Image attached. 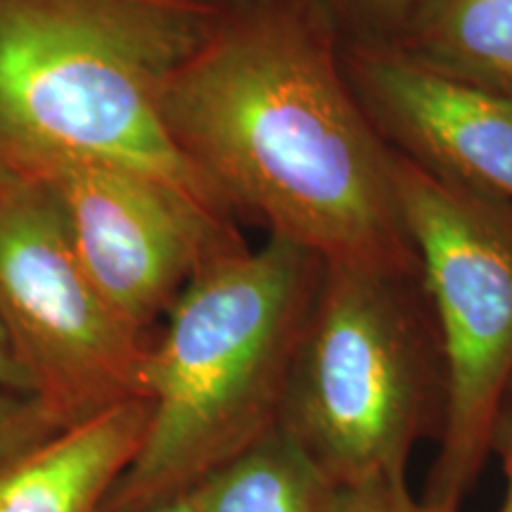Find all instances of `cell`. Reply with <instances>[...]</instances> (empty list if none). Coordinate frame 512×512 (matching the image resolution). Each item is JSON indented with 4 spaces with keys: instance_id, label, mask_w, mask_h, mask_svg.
Listing matches in <instances>:
<instances>
[{
    "instance_id": "5b68a950",
    "label": "cell",
    "mask_w": 512,
    "mask_h": 512,
    "mask_svg": "<svg viewBox=\"0 0 512 512\" xmlns=\"http://www.w3.org/2000/svg\"><path fill=\"white\" fill-rule=\"evenodd\" d=\"M392 174L448 366L444 432L420 501L460 512L489 458L491 425L512 377V207L458 188L399 152Z\"/></svg>"
},
{
    "instance_id": "9a60e30c",
    "label": "cell",
    "mask_w": 512,
    "mask_h": 512,
    "mask_svg": "<svg viewBox=\"0 0 512 512\" xmlns=\"http://www.w3.org/2000/svg\"><path fill=\"white\" fill-rule=\"evenodd\" d=\"M489 453H496L505 475V501L501 512H512V377L496 408V418L489 434Z\"/></svg>"
},
{
    "instance_id": "ba28073f",
    "label": "cell",
    "mask_w": 512,
    "mask_h": 512,
    "mask_svg": "<svg viewBox=\"0 0 512 512\" xmlns=\"http://www.w3.org/2000/svg\"><path fill=\"white\" fill-rule=\"evenodd\" d=\"M342 64L394 152L512 207V100L432 72L389 41L342 38Z\"/></svg>"
},
{
    "instance_id": "e0dca14e",
    "label": "cell",
    "mask_w": 512,
    "mask_h": 512,
    "mask_svg": "<svg viewBox=\"0 0 512 512\" xmlns=\"http://www.w3.org/2000/svg\"><path fill=\"white\" fill-rule=\"evenodd\" d=\"M202 494V484H197L183 491V494H176L157 503L155 508H150V512H202Z\"/></svg>"
},
{
    "instance_id": "7c38bea8",
    "label": "cell",
    "mask_w": 512,
    "mask_h": 512,
    "mask_svg": "<svg viewBox=\"0 0 512 512\" xmlns=\"http://www.w3.org/2000/svg\"><path fill=\"white\" fill-rule=\"evenodd\" d=\"M342 38L394 41L425 0H313Z\"/></svg>"
},
{
    "instance_id": "4fadbf2b",
    "label": "cell",
    "mask_w": 512,
    "mask_h": 512,
    "mask_svg": "<svg viewBox=\"0 0 512 512\" xmlns=\"http://www.w3.org/2000/svg\"><path fill=\"white\" fill-rule=\"evenodd\" d=\"M60 430V420L36 394L0 392V467Z\"/></svg>"
},
{
    "instance_id": "2e32d148",
    "label": "cell",
    "mask_w": 512,
    "mask_h": 512,
    "mask_svg": "<svg viewBox=\"0 0 512 512\" xmlns=\"http://www.w3.org/2000/svg\"><path fill=\"white\" fill-rule=\"evenodd\" d=\"M0 392L8 394H36L34 377L19 361L15 347H12L8 332L0 323ZM38 396V394H36Z\"/></svg>"
},
{
    "instance_id": "8992f818",
    "label": "cell",
    "mask_w": 512,
    "mask_h": 512,
    "mask_svg": "<svg viewBox=\"0 0 512 512\" xmlns=\"http://www.w3.org/2000/svg\"><path fill=\"white\" fill-rule=\"evenodd\" d=\"M0 323L62 427L143 396L145 354L88 278L53 195L0 178Z\"/></svg>"
},
{
    "instance_id": "30bf717a",
    "label": "cell",
    "mask_w": 512,
    "mask_h": 512,
    "mask_svg": "<svg viewBox=\"0 0 512 512\" xmlns=\"http://www.w3.org/2000/svg\"><path fill=\"white\" fill-rule=\"evenodd\" d=\"M389 43L432 72L512 100V0H425Z\"/></svg>"
},
{
    "instance_id": "7a4b0ae2",
    "label": "cell",
    "mask_w": 512,
    "mask_h": 512,
    "mask_svg": "<svg viewBox=\"0 0 512 512\" xmlns=\"http://www.w3.org/2000/svg\"><path fill=\"white\" fill-rule=\"evenodd\" d=\"M223 15L216 0H0V140L124 166L228 219L164 117L169 81Z\"/></svg>"
},
{
    "instance_id": "6da1fadb",
    "label": "cell",
    "mask_w": 512,
    "mask_h": 512,
    "mask_svg": "<svg viewBox=\"0 0 512 512\" xmlns=\"http://www.w3.org/2000/svg\"><path fill=\"white\" fill-rule=\"evenodd\" d=\"M171 136L228 209L323 261L420 264L394 152L344 74L342 36L313 0L226 10L164 95Z\"/></svg>"
},
{
    "instance_id": "5bb4252c",
    "label": "cell",
    "mask_w": 512,
    "mask_h": 512,
    "mask_svg": "<svg viewBox=\"0 0 512 512\" xmlns=\"http://www.w3.org/2000/svg\"><path fill=\"white\" fill-rule=\"evenodd\" d=\"M325 512H441L415 501L406 479H377V482L335 486Z\"/></svg>"
},
{
    "instance_id": "277c9868",
    "label": "cell",
    "mask_w": 512,
    "mask_h": 512,
    "mask_svg": "<svg viewBox=\"0 0 512 512\" xmlns=\"http://www.w3.org/2000/svg\"><path fill=\"white\" fill-rule=\"evenodd\" d=\"M448 366L420 264L323 261L278 427L332 486L406 479L441 439Z\"/></svg>"
},
{
    "instance_id": "8fae6325",
    "label": "cell",
    "mask_w": 512,
    "mask_h": 512,
    "mask_svg": "<svg viewBox=\"0 0 512 512\" xmlns=\"http://www.w3.org/2000/svg\"><path fill=\"white\" fill-rule=\"evenodd\" d=\"M328 477L278 425L202 482V512H325Z\"/></svg>"
},
{
    "instance_id": "3957f363",
    "label": "cell",
    "mask_w": 512,
    "mask_h": 512,
    "mask_svg": "<svg viewBox=\"0 0 512 512\" xmlns=\"http://www.w3.org/2000/svg\"><path fill=\"white\" fill-rule=\"evenodd\" d=\"M323 259L283 238L228 242L197 266L143 363L150 418L114 512L202 484L278 425Z\"/></svg>"
},
{
    "instance_id": "9c48e42d",
    "label": "cell",
    "mask_w": 512,
    "mask_h": 512,
    "mask_svg": "<svg viewBox=\"0 0 512 512\" xmlns=\"http://www.w3.org/2000/svg\"><path fill=\"white\" fill-rule=\"evenodd\" d=\"M150 403L131 396L0 467V512H95L143 444Z\"/></svg>"
},
{
    "instance_id": "52a82bcc",
    "label": "cell",
    "mask_w": 512,
    "mask_h": 512,
    "mask_svg": "<svg viewBox=\"0 0 512 512\" xmlns=\"http://www.w3.org/2000/svg\"><path fill=\"white\" fill-rule=\"evenodd\" d=\"M5 155L53 195L88 278L133 332L235 240L228 219L138 171L15 147Z\"/></svg>"
}]
</instances>
